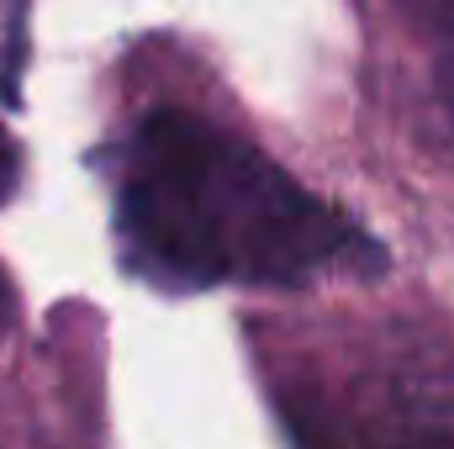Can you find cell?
I'll list each match as a JSON object with an SVG mask.
<instances>
[{
	"mask_svg": "<svg viewBox=\"0 0 454 449\" xmlns=\"http://www.w3.org/2000/svg\"><path fill=\"white\" fill-rule=\"evenodd\" d=\"M359 449H454V413L423 391H396V402L375 413Z\"/></svg>",
	"mask_w": 454,
	"mask_h": 449,
	"instance_id": "obj_2",
	"label": "cell"
},
{
	"mask_svg": "<svg viewBox=\"0 0 454 449\" xmlns=\"http://www.w3.org/2000/svg\"><path fill=\"white\" fill-rule=\"evenodd\" d=\"M116 232L153 286H301L380 264L364 227L201 112L159 106L116 148Z\"/></svg>",
	"mask_w": 454,
	"mask_h": 449,
	"instance_id": "obj_1",
	"label": "cell"
},
{
	"mask_svg": "<svg viewBox=\"0 0 454 449\" xmlns=\"http://www.w3.org/2000/svg\"><path fill=\"white\" fill-rule=\"evenodd\" d=\"M16 175H21V159H16V143H11L5 127H0V201L16 191Z\"/></svg>",
	"mask_w": 454,
	"mask_h": 449,
	"instance_id": "obj_4",
	"label": "cell"
},
{
	"mask_svg": "<svg viewBox=\"0 0 454 449\" xmlns=\"http://www.w3.org/2000/svg\"><path fill=\"white\" fill-rule=\"evenodd\" d=\"M11 312H16V302H11V286H5V275H0V338L11 328Z\"/></svg>",
	"mask_w": 454,
	"mask_h": 449,
	"instance_id": "obj_5",
	"label": "cell"
},
{
	"mask_svg": "<svg viewBox=\"0 0 454 449\" xmlns=\"http://www.w3.org/2000/svg\"><path fill=\"white\" fill-rule=\"evenodd\" d=\"M396 11L434 59V91L454 127V0H396Z\"/></svg>",
	"mask_w": 454,
	"mask_h": 449,
	"instance_id": "obj_3",
	"label": "cell"
}]
</instances>
